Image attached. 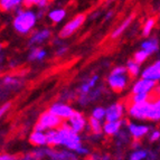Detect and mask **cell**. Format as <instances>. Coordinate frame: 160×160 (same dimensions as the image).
Returning <instances> with one entry per match:
<instances>
[{"instance_id": "cell-1", "label": "cell", "mask_w": 160, "mask_h": 160, "mask_svg": "<svg viewBox=\"0 0 160 160\" xmlns=\"http://www.w3.org/2000/svg\"><path fill=\"white\" fill-rule=\"evenodd\" d=\"M36 20L37 16L35 15V12L30 10H19L13 19L12 26L19 34L26 35L32 29V27L36 24Z\"/></svg>"}, {"instance_id": "cell-2", "label": "cell", "mask_w": 160, "mask_h": 160, "mask_svg": "<svg viewBox=\"0 0 160 160\" xmlns=\"http://www.w3.org/2000/svg\"><path fill=\"white\" fill-rule=\"evenodd\" d=\"M58 132L62 138V146H65L68 149L75 150V151H78L82 147L80 136H78V132H75L69 127V124L63 123L61 128H58Z\"/></svg>"}, {"instance_id": "cell-3", "label": "cell", "mask_w": 160, "mask_h": 160, "mask_svg": "<svg viewBox=\"0 0 160 160\" xmlns=\"http://www.w3.org/2000/svg\"><path fill=\"white\" fill-rule=\"evenodd\" d=\"M85 19H86V16L84 13H78V15H76L72 20H69V22L62 28V30L59 32V37L61 38L69 37L71 35L74 34V32L84 24Z\"/></svg>"}, {"instance_id": "cell-4", "label": "cell", "mask_w": 160, "mask_h": 160, "mask_svg": "<svg viewBox=\"0 0 160 160\" xmlns=\"http://www.w3.org/2000/svg\"><path fill=\"white\" fill-rule=\"evenodd\" d=\"M150 105H151L150 101L141 102V103H133L129 108V114H130V117L136 118L139 120L148 119Z\"/></svg>"}, {"instance_id": "cell-5", "label": "cell", "mask_w": 160, "mask_h": 160, "mask_svg": "<svg viewBox=\"0 0 160 160\" xmlns=\"http://www.w3.org/2000/svg\"><path fill=\"white\" fill-rule=\"evenodd\" d=\"M39 123H42L45 127L46 130H53V129H58L63 124V120L57 115H55L53 112L48 110L47 112H44L39 118Z\"/></svg>"}, {"instance_id": "cell-6", "label": "cell", "mask_w": 160, "mask_h": 160, "mask_svg": "<svg viewBox=\"0 0 160 160\" xmlns=\"http://www.w3.org/2000/svg\"><path fill=\"white\" fill-rule=\"evenodd\" d=\"M157 86V81L147 80V78H142L139 80L138 82L134 83V85L132 86V93L138 94V93H146L149 94L152 92Z\"/></svg>"}, {"instance_id": "cell-7", "label": "cell", "mask_w": 160, "mask_h": 160, "mask_svg": "<svg viewBox=\"0 0 160 160\" xmlns=\"http://www.w3.org/2000/svg\"><path fill=\"white\" fill-rule=\"evenodd\" d=\"M49 111L53 112L55 115H57L58 118H61L62 120H69V118L74 114V110L73 108H71L67 104L63 103H55L49 108Z\"/></svg>"}, {"instance_id": "cell-8", "label": "cell", "mask_w": 160, "mask_h": 160, "mask_svg": "<svg viewBox=\"0 0 160 160\" xmlns=\"http://www.w3.org/2000/svg\"><path fill=\"white\" fill-rule=\"evenodd\" d=\"M127 78L126 74L123 75H114L111 74L108 78V83H109L110 88H112L114 92H121L122 90H124V88L127 86Z\"/></svg>"}, {"instance_id": "cell-9", "label": "cell", "mask_w": 160, "mask_h": 160, "mask_svg": "<svg viewBox=\"0 0 160 160\" xmlns=\"http://www.w3.org/2000/svg\"><path fill=\"white\" fill-rule=\"evenodd\" d=\"M123 111L124 108L121 103H114L111 107L107 109V115L105 120L107 121H120L123 117Z\"/></svg>"}, {"instance_id": "cell-10", "label": "cell", "mask_w": 160, "mask_h": 160, "mask_svg": "<svg viewBox=\"0 0 160 160\" xmlns=\"http://www.w3.org/2000/svg\"><path fill=\"white\" fill-rule=\"evenodd\" d=\"M68 124L75 132L80 133V132H82V131L84 130V128H85L86 121H85V119H84V117H83L82 113L75 111L74 114L69 118Z\"/></svg>"}, {"instance_id": "cell-11", "label": "cell", "mask_w": 160, "mask_h": 160, "mask_svg": "<svg viewBox=\"0 0 160 160\" xmlns=\"http://www.w3.org/2000/svg\"><path fill=\"white\" fill-rule=\"evenodd\" d=\"M129 131L130 134L134 140H139V139L143 138L146 134L149 132V127L144 126V124H134V123H130L129 124Z\"/></svg>"}, {"instance_id": "cell-12", "label": "cell", "mask_w": 160, "mask_h": 160, "mask_svg": "<svg viewBox=\"0 0 160 160\" xmlns=\"http://www.w3.org/2000/svg\"><path fill=\"white\" fill-rule=\"evenodd\" d=\"M141 78H147V80H152V81H159L160 69L156 66V64L150 65L146 69H143V72L141 73Z\"/></svg>"}, {"instance_id": "cell-13", "label": "cell", "mask_w": 160, "mask_h": 160, "mask_svg": "<svg viewBox=\"0 0 160 160\" xmlns=\"http://www.w3.org/2000/svg\"><path fill=\"white\" fill-rule=\"evenodd\" d=\"M121 126H122V121H107L103 126V132L108 136H114L119 132Z\"/></svg>"}, {"instance_id": "cell-14", "label": "cell", "mask_w": 160, "mask_h": 160, "mask_svg": "<svg viewBox=\"0 0 160 160\" xmlns=\"http://www.w3.org/2000/svg\"><path fill=\"white\" fill-rule=\"evenodd\" d=\"M29 141L35 146H44L47 144V137H46V132L43 131H35L30 134Z\"/></svg>"}, {"instance_id": "cell-15", "label": "cell", "mask_w": 160, "mask_h": 160, "mask_svg": "<svg viewBox=\"0 0 160 160\" xmlns=\"http://www.w3.org/2000/svg\"><path fill=\"white\" fill-rule=\"evenodd\" d=\"M46 137H47V144L49 146H61L62 144V138L58 132V129L48 130L46 132Z\"/></svg>"}, {"instance_id": "cell-16", "label": "cell", "mask_w": 160, "mask_h": 160, "mask_svg": "<svg viewBox=\"0 0 160 160\" xmlns=\"http://www.w3.org/2000/svg\"><path fill=\"white\" fill-rule=\"evenodd\" d=\"M132 20H133V15H131V16H129L127 19H124V20H123V22H121L117 28H115L114 32L111 34V38H112V39H115V38H118L119 36H121V35L123 34V32H124V30L130 26V24L132 22Z\"/></svg>"}, {"instance_id": "cell-17", "label": "cell", "mask_w": 160, "mask_h": 160, "mask_svg": "<svg viewBox=\"0 0 160 160\" xmlns=\"http://www.w3.org/2000/svg\"><path fill=\"white\" fill-rule=\"evenodd\" d=\"M148 120H151V121L160 120V102L158 100L155 102H151L149 114H148Z\"/></svg>"}, {"instance_id": "cell-18", "label": "cell", "mask_w": 160, "mask_h": 160, "mask_svg": "<svg viewBox=\"0 0 160 160\" xmlns=\"http://www.w3.org/2000/svg\"><path fill=\"white\" fill-rule=\"evenodd\" d=\"M65 16H66V11L64 9H54V10L49 11V13H48V18L55 24L61 22L65 18Z\"/></svg>"}, {"instance_id": "cell-19", "label": "cell", "mask_w": 160, "mask_h": 160, "mask_svg": "<svg viewBox=\"0 0 160 160\" xmlns=\"http://www.w3.org/2000/svg\"><path fill=\"white\" fill-rule=\"evenodd\" d=\"M22 1L24 0H0V6L3 11H9L19 7Z\"/></svg>"}, {"instance_id": "cell-20", "label": "cell", "mask_w": 160, "mask_h": 160, "mask_svg": "<svg viewBox=\"0 0 160 160\" xmlns=\"http://www.w3.org/2000/svg\"><path fill=\"white\" fill-rule=\"evenodd\" d=\"M141 49H143V51H146L147 53H149L150 55H151L152 53L157 52L158 51L157 39H155V38H150V39L143 42L141 45Z\"/></svg>"}, {"instance_id": "cell-21", "label": "cell", "mask_w": 160, "mask_h": 160, "mask_svg": "<svg viewBox=\"0 0 160 160\" xmlns=\"http://www.w3.org/2000/svg\"><path fill=\"white\" fill-rule=\"evenodd\" d=\"M51 36V32L48 29H44L40 30V32H37L36 34H34V36L30 39V44H39L43 43L44 40H46L48 37Z\"/></svg>"}, {"instance_id": "cell-22", "label": "cell", "mask_w": 160, "mask_h": 160, "mask_svg": "<svg viewBox=\"0 0 160 160\" xmlns=\"http://www.w3.org/2000/svg\"><path fill=\"white\" fill-rule=\"evenodd\" d=\"M127 71H128L130 78H136L140 73V64H138L134 59H130L127 64Z\"/></svg>"}, {"instance_id": "cell-23", "label": "cell", "mask_w": 160, "mask_h": 160, "mask_svg": "<svg viewBox=\"0 0 160 160\" xmlns=\"http://www.w3.org/2000/svg\"><path fill=\"white\" fill-rule=\"evenodd\" d=\"M88 126H90L91 130L93 131V133L95 134H101V132L103 131V126H102L101 121L93 117H91L88 119Z\"/></svg>"}, {"instance_id": "cell-24", "label": "cell", "mask_w": 160, "mask_h": 160, "mask_svg": "<svg viewBox=\"0 0 160 160\" xmlns=\"http://www.w3.org/2000/svg\"><path fill=\"white\" fill-rule=\"evenodd\" d=\"M155 25H156V19L155 18L148 19L147 22H144L143 28H142V34H143V36H148V35H150V32H151V30L153 29Z\"/></svg>"}, {"instance_id": "cell-25", "label": "cell", "mask_w": 160, "mask_h": 160, "mask_svg": "<svg viewBox=\"0 0 160 160\" xmlns=\"http://www.w3.org/2000/svg\"><path fill=\"white\" fill-rule=\"evenodd\" d=\"M150 54L147 53L146 51H143V49H140V51H138L136 54H134V56H133V59L138 63V64H142L146 59L149 57Z\"/></svg>"}, {"instance_id": "cell-26", "label": "cell", "mask_w": 160, "mask_h": 160, "mask_svg": "<svg viewBox=\"0 0 160 160\" xmlns=\"http://www.w3.org/2000/svg\"><path fill=\"white\" fill-rule=\"evenodd\" d=\"M131 100H132L133 103H141V102L149 101V94H146V93L133 94V96H132V99Z\"/></svg>"}, {"instance_id": "cell-27", "label": "cell", "mask_w": 160, "mask_h": 160, "mask_svg": "<svg viewBox=\"0 0 160 160\" xmlns=\"http://www.w3.org/2000/svg\"><path fill=\"white\" fill-rule=\"evenodd\" d=\"M107 115V110L103 109V108H96L93 110V113H92V117L98 119V120L101 121L102 119H104Z\"/></svg>"}, {"instance_id": "cell-28", "label": "cell", "mask_w": 160, "mask_h": 160, "mask_svg": "<svg viewBox=\"0 0 160 160\" xmlns=\"http://www.w3.org/2000/svg\"><path fill=\"white\" fill-rule=\"evenodd\" d=\"M147 157V151L144 150H137L130 156V160H143Z\"/></svg>"}, {"instance_id": "cell-29", "label": "cell", "mask_w": 160, "mask_h": 160, "mask_svg": "<svg viewBox=\"0 0 160 160\" xmlns=\"http://www.w3.org/2000/svg\"><path fill=\"white\" fill-rule=\"evenodd\" d=\"M45 55H46V53H45V51H43V49H35V51L32 52L29 58L40 61V59H43L44 57H45Z\"/></svg>"}, {"instance_id": "cell-30", "label": "cell", "mask_w": 160, "mask_h": 160, "mask_svg": "<svg viewBox=\"0 0 160 160\" xmlns=\"http://www.w3.org/2000/svg\"><path fill=\"white\" fill-rule=\"evenodd\" d=\"M128 72L127 71V67H123V66H117L113 68L112 73L111 74H114V75H123L126 74V73Z\"/></svg>"}, {"instance_id": "cell-31", "label": "cell", "mask_w": 160, "mask_h": 160, "mask_svg": "<svg viewBox=\"0 0 160 160\" xmlns=\"http://www.w3.org/2000/svg\"><path fill=\"white\" fill-rule=\"evenodd\" d=\"M40 2V0H24L22 1V5L26 8H30L32 6H38Z\"/></svg>"}, {"instance_id": "cell-32", "label": "cell", "mask_w": 160, "mask_h": 160, "mask_svg": "<svg viewBox=\"0 0 160 160\" xmlns=\"http://www.w3.org/2000/svg\"><path fill=\"white\" fill-rule=\"evenodd\" d=\"M149 139H150V141H152V142L159 140V139H160V131L159 130H155L151 134H150Z\"/></svg>"}, {"instance_id": "cell-33", "label": "cell", "mask_w": 160, "mask_h": 160, "mask_svg": "<svg viewBox=\"0 0 160 160\" xmlns=\"http://www.w3.org/2000/svg\"><path fill=\"white\" fill-rule=\"evenodd\" d=\"M16 83H17V80H16V78H9V76L5 78V84H7V85H15Z\"/></svg>"}, {"instance_id": "cell-34", "label": "cell", "mask_w": 160, "mask_h": 160, "mask_svg": "<svg viewBox=\"0 0 160 160\" xmlns=\"http://www.w3.org/2000/svg\"><path fill=\"white\" fill-rule=\"evenodd\" d=\"M90 90H91V86H90V84H88V83L84 84V85L81 88V92H82V93H88Z\"/></svg>"}, {"instance_id": "cell-35", "label": "cell", "mask_w": 160, "mask_h": 160, "mask_svg": "<svg viewBox=\"0 0 160 160\" xmlns=\"http://www.w3.org/2000/svg\"><path fill=\"white\" fill-rule=\"evenodd\" d=\"M9 107H10V103H6V104H3L2 107H1V110H0V114H1V115L5 114L6 111H8Z\"/></svg>"}, {"instance_id": "cell-36", "label": "cell", "mask_w": 160, "mask_h": 160, "mask_svg": "<svg viewBox=\"0 0 160 160\" xmlns=\"http://www.w3.org/2000/svg\"><path fill=\"white\" fill-rule=\"evenodd\" d=\"M35 131H43V132H45L46 131V129H45V127L42 124V123H39L38 122L36 126H35Z\"/></svg>"}, {"instance_id": "cell-37", "label": "cell", "mask_w": 160, "mask_h": 160, "mask_svg": "<svg viewBox=\"0 0 160 160\" xmlns=\"http://www.w3.org/2000/svg\"><path fill=\"white\" fill-rule=\"evenodd\" d=\"M0 160H13V158L10 155H1Z\"/></svg>"}, {"instance_id": "cell-38", "label": "cell", "mask_w": 160, "mask_h": 160, "mask_svg": "<svg viewBox=\"0 0 160 160\" xmlns=\"http://www.w3.org/2000/svg\"><path fill=\"white\" fill-rule=\"evenodd\" d=\"M78 153H88V149H85V148H83V147H81L80 149L78 150Z\"/></svg>"}, {"instance_id": "cell-39", "label": "cell", "mask_w": 160, "mask_h": 160, "mask_svg": "<svg viewBox=\"0 0 160 160\" xmlns=\"http://www.w3.org/2000/svg\"><path fill=\"white\" fill-rule=\"evenodd\" d=\"M155 64H156V66H157L158 68L160 69V61H157V62H156V63H155Z\"/></svg>"}, {"instance_id": "cell-40", "label": "cell", "mask_w": 160, "mask_h": 160, "mask_svg": "<svg viewBox=\"0 0 160 160\" xmlns=\"http://www.w3.org/2000/svg\"><path fill=\"white\" fill-rule=\"evenodd\" d=\"M158 101H159V102H160V98H159V99H158Z\"/></svg>"}]
</instances>
